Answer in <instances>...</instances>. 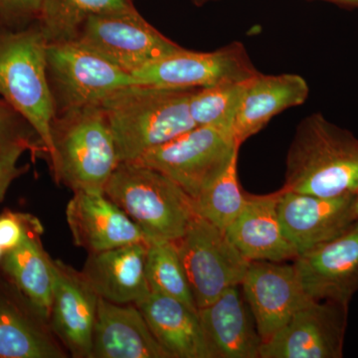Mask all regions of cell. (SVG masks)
Returning a JSON list of instances; mask_svg holds the SVG:
<instances>
[{
  "mask_svg": "<svg viewBox=\"0 0 358 358\" xmlns=\"http://www.w3.org/2000/svg\"><path fill=\"white\" fill-rule=\"evenodd\" d=\"M195 89L133 84L101 102L121 162H136L148 150L196 127L189 101Z\"/></svg>",
  "mask_w": 358,
  "mask_h": 358,
  "instance_id": "obj_1",
  "label": "cell"
},
{
  "mask_svg": "<svg viewBox=\"0 0 358 358\" xmlns=\"http://www.w3.org/2000/svg\"><path fill=\"white\" fill-rule=\"evenodd\" d=\"M281 189L320 197L357 195V136L320 113L308 115L289 145Z\"/></svg>",
  "mask_w": 358,
  "mask_h": 358,
  "instance_id": "obj_2",
  "label": "cell"
},
{
  "mask_svg": "<svg viewBox=\"0 0 358 358\" xmlns=\"http://www.w3.org/2000/svg\"><path fill=\"white\" fill-rule=\"evenodd\" d=\"M51 141L56 181L74 192L103 193L121 160L100 103L55 115Z\"/></svg>",
  "mask_w": 358,
  "mask_h": 358,
  "instance_id": "obj_3",
  "label": "cell"
},
{
  "mask_svg": "<svg viewBox=\"0 0 358 358\" xmlns=\"http://www.w3.org/2000/svg\"><path fill=\"white\" fill-rule=\"evenodd\" d=\"M46 49L37 21L22 29L0 28V99L29 122L49 157L55 109L47 77Z\"/></svg>",
  "mask_w": 358,
  "mask_h": 358,
  "instance_id": "obj_4",
  "label": "cell"
},
{
  "mask_svg": "<svg viewBox=\"0 0 358 358\" xmlns=\"http://www.w3.org/2000/svg\"><path fill=\"white\" fill-rule=\"evenodd\" d=\"M148 239L178 241L197 215L188 193L171 178L136 162H121L103 189Z\"/></svg>",
  "mask_w": 358,
  "mask_h": 358,
  "instance_id": "obj_5",
  "label": "cell"
},
{
  "mask_svg": "<svg viewBox=\"0 0 358 358\" xmlns=\"http://www.w3.org/2000/svg\"><path fill=\"white\" fill-rule=\"evenodd\" d=\"M240 147L231 129L196 126L134 162L164 174L195 199L239 154Z\"/></svg>",
  "mask_w": 358,
  "mask_h": 358,
  "instance_id": "obj_6",
  "label": "cell"
},
{
  "mask_svg": "<svg viewBox=\"0 0 358 358\" xmlns=\"http://www.w3.org/2000/svg\"><path fill=\"white\" fill-rule=\"evenodd\" d=\"M46 61L55 115L98 105L117 89L136 84L131 74L77 41L47 44Z\"/></svg>",
  "mask_w": 358,
  "mask_h": 358,
  "instance_id": "obj_7",
  "label": "cell"
},
{
  "mask_svg": "<svg viewBox=\"0 0 358 358\" xmlns=\"http://www.w3.org/2000/svg\"><path fill=\"white\" fill-rule=\"evenodd\" d=\"M174 244L199 310L243 281L250 261L238 251L225 231L204 218L195 216Z\"/></svg>",
  "mask_w": 358,
  "mask_h": 358,
  "instance_id": "obj_8",
  "label": "cell"
},
{
  "mask_svg": "<svg viewBox=\"0 0 358 358\" xmlns=\"http://www.w3.org/2000/svg\"><path fill=\"white\" fill-rule=\"evenodd\" d=\"M74 41L131 75L182 49L150 24L136 7L91 16Z\"/></svg>",
  "mask_w": 358,
  "mask_h": 358,
  "instance_id": "obj_9",
  "label": "cell"
},
{
  "mask_svg": "<svg viewBox=\"0 0 358 358\" xmlns=\"http://www.w3.org/2000/svg\"><path fill=\"white\" fill-rule=\"evenodd\" d=\"M259 71L243 44L232 42L211 52L182 48L131 74L136 84L159 88L199 89L248 80Z\"/></svg>",
  "mask_w": 358,
  "mask_h": 358,
  "instance_id": "obj_10",
  "label": "cell"
},
{
  "mask_svg": "<svg viewBox=\"0 0 358 358\" xmlns=\"http://www.w3.org/2000/svg\"><path fill=\"white\" fill-rule=\"evenodd\" d=\"M348 315V305L310 301L262 343L259 358H341Z\"/></svg>",
  "mask_w": 358,
  "mask_h": 358,
  "instance_id": "obj_11",
  "label": "cell"
},
{
  "mask_svg": "<svg viewBox=\"0 0 358 358\" xmlns=\"http://www.w3.org/2000/svg\"><path fill=\"white\" fill-rule=\"evenodd\" d=\"M240 286L262 343L313 300L306 293L294 265L252 261Z\"/></svg>",
  "mask_w": 358,
  "mask_h": 358,
  "instance_id": "obj_12",
  "label": "cell"
},
{
  "mask_svg": "<svg viewBox=\"0 0 358 358\" xmlns=\"http://www.w3.org/2000/svg\"><path fill=\"white\" fill-rule=\"evenodd\" d=\"M279 192L280 219L298 256L341 236L358 222L355 195L320 197Z\"/></svg>",
  "mask_w": 358,
  "mask_h": 358,
  "instance_id": "obj_13",
  "label": "cell"
},
{
  "mask_svg": "<svg viewBox=\"0 0 358 358\" xmlns=\"http://www.w3.org/2000/svg\"><path fill=\"white\" fill-rule=\"evenodd\" d=\"M294 267L310 299L350 306L358 292V222L341 236L296 257Z\"/></svg>",
  "mask_w": 358,
  "mask_h": 358,
  "instance_id": "obj_14",
  "label": "cell"
},
{
  "mask_svg": "<svg viewBox=\"0 0 358 358\" xmlns=\"http://www.w3.org/2000/svg\"><path fill=\"white\" fill-rule=\"evenodd\" d=\"M54 291L50 326L73 357L91 358L100 296L81 272L54 260Z\"/></svg>",
  "mask_w": 358,
  "mask_h": 358,
  "instance_id": "obj_15",
  "label": "cell"
},
{
  "mask_svg": "<svg viewBox=\"0 0 358 358\" xmlns=\"http://www.w3.org/2000/svg\"><path fill=\"white\" fill-rule=\"evenodd\" d=\"M66 218L75 245L89 254L148 242L143 231L103 193L75 192Z\"/></svg>",
  "mask_w": 358,
  "mask_h": 358,
  "instance_id": "obj_16",
  "label": "cell"
},
{
  "mask_svg": "<svg viewBox=\"0 0 358 358\" xmlns=\"http://www.w3.org/2000/svg\"><path fill=\"white\" fill-rule=\"evenodd\" d=\"M240 285L199 308L200 324L213 358H259L262 339Z\"/></svg>",
  "mask_w": 358,
  "mask_h": 358,
  "instance_id": "obj_17",
  "label": "cell"
},
{
  "mask_svg": "<svg viewBox=\"0 0 358 358\" xmlns=\"http://www.w3.org/2000/svg\"><path fill=\"white\" fill-rule=\"evenodd\" d=\"M279 199L280 192L247 195L244 208L225 231L230 241L250 262L280 263L298 257L282 228L278 210Z\"/></svg>",
  "mask_w": 358,
  "mask_h": 358,
  "instance_id": "obj_18",
  "label": "cell"
},
{
  "mask_svg": "<svg viewBox=\"0 0 358 358\" xmlns=\"http://www.w3.org/2000/svg\"><path fill=\"white\" fill-rule=\"evenodd\" d=\"M91 358H171L134 303L99 299Z\"/></svg>",
  "mask_w": 358,
  "mask_h": 358,
  "instance_id": "obj_19",
  "label": "cell"
},
{
  "mask_svg": "<svg viewBox=\"0 0 358 358\" xmlns=\"http://www.w3.org/2000/svg\"><path fill=\"white\" fill-rule=\"evenodd\" d=\"M148 243L90 253L82 275L101 299L120 305L136 303L150 293L145 274Z\"/></svg>",
  "mask_w": 358,
  "mask_h": 358,
  "instance_id": "obj_20",
  "label": "cell"
},
{
  "mask_svg": "<svg viewBox=\"0 0 358 358\" xmlns=\"http://www.w3.org/2000/svg\"><path fill=\"white\" fill-rule=\"evenodd\" d=\"M310 88L300 75H266L258 72L249 80L232 131L240 145L289 108L307 101Z\"/></svg>",
  "mask_w": 358,
  "mask_h": 358,
  "instance_id": "obj_21",
  "label": "cell"
},
{
  "mask_svg": "<svg viewBox=\"0 0 358 358\" xmlns=\"http://www.w3.org/2000/svg\"><path fill=\"white\" fill-rule=\"evenodd\" d=\"M134 305L171 358H213L199 312L180 301L154 292Z\"/></svg>",
  "mask_w": 358,
  "mask_h": 358,
  "instance_id": "obj_22",
  "label": "cell"
},
{
  "mask_svg": "<svg viewBox=\"0 0 358 358\" xmlns=\"http://www.w3.org/2000/svg\"><path fill=\"white\" fill-rule=\"evenodd\" d=\"M50 322L26 300L0 293V358H65Z\"/></svg>",
  "mask_w": 358,
  "mask_h": 358,
  "instance_id": "obj_23",
  "label": "cell"
},
{
  "mask_svg": "<svg viewBox=\"0 0 358 358\" xmlns=\"http://www.w3.org/2000/svg\"><path fill=\"white\" fill-rule=\"evenodd\" d=\"M33 233L22 243L4 252L1 267L17 291L45 319H50L54 291L53 259Z\"/></svg>",
  "mask_w": 358,
  "mask_h": 358,
  "instance_id": "obj_24",
  "label": "cell"
},
{
  "mask_svg": "<svg viewBox=\"0 0 358 358\" xmlns=\"http://www.w3.org/2000/svg\"><path fill=\"white\" fill-rule=\"evenodd\" d=\"M134 7V0H43L37 23L47 44L74 41L91 16Z\"/></svg>",
  "mask_w": 358,
  "mask_h": 358,
  "instance_id": "obj_25",
  "label": "cell"
},
{
  "mask_svg": "<svg viewBox=\"0 0 358 358\" xmlns=\"http://www.w3.org/2000/svg\"><path fill=\"white\" fill-rule=\"evenodd\" d=\"M145 274L150 292L171 296L199 312L174 242L148 239Z\"/></svg>",
  "mask_w": 358,
  "mask_h": 358,
  "instance_id": "obj_26",
  "label": "cell"
},
{
  "mask_svg": "<svg viewBox=\"0 0 358 358\" xmlns=\"http://www.w3.org/2000/svg\"><path fill=\"white\" fill-rule=\"evenodd\" d=\"M238 155L193 199L197 215L223 231L237 218L247 202V194L242 192L238 179Z\"/></svg>",
  "mask_w": 358,
  "mask_h": 358,
  "instance_id": "obj_27",
  "label": "cell"
},
{
  "mask_svg": "<svg viewBox=\"0 0 358 358\" xmlns=\"http://www.w3.org/2000/svg\"><path fill=\"white\" fill-rule=\"evenodd\" d=\"M250 79L195 89L189 101L190 115L195 124L232 131Z\"/></svg>",
  "mask_w": 358,
  "mask_h": 358,
  "instance_id": "obj_28",
  "label": "cell"
},
{
  "mask_svg": "<svg viewBox=\"0 0 358 358\" xmlns=\"http://www.w3.org/2000/svg\"><path fill=\"white\" fill-rule=\"evenodd\" d=\"M35 138L39 140L29 122L0 99V157L18 145H27L34 150Z\"/></svg>",
  "mask_w": 358,
  "mask_h": 358,
  "instance_id": "obj_29",
  "label": "cell"
},
{
  "mask_svg": "<svg viewBox=\"0 0 358 358\" xmlns=\"http://www.w3.org/2000/svg\"><path fill=\"white\" fill-rule=\"evenodd\" d=\"M33 233H43V226L39 219L17 212L0 214V248L4 252L15 248L22 243L26 236Z\"/></svg>",
  "mask_w": 358,
  "mask_h": 358,
  "instance_id": "obj_30",
  "label": "cell"
},
{
  "mask_svg": "<svg viewBox=\"0 0 358 358\" xmlns=\"http://www.w3.org/2000/svg\"><path fill=\"white\" fill-rule=\"evenodd\" d=\"M43 0H0V28L18 30L38 20Z\"/></svg>",
  "mask_w": 358,
  "mask_h": 358,
  "instance_id": "obj_31",
  "label": "cell"
},
{
  "mask_svg": "<svg viewBox=\"0 0 358 358\" xmlns=\"http://www.w3.org/2000/svg\"><path fill=\"white\" fill-rule=\"evenodd\" d=\"M33 150L27 145H18L0 157V202L4 199L7 190L16 178L27 171L28 166H18V160L26 150Z\"/></svg>",
  "mask_w": 358,
  "mask_h": 358,
  "instance_id": "obj_32",
  "label": "cell"
},
{
  "mask_svg": "<svg viewBox=\"0 0 358 358\" xmlns=\"http://www.w3.org/2000/svg\"><path fill=\"white\" fill-rule=\"evenodd\" d=\"M324 1L333 2V3L341 6L357 7L358 8V0H324Z\"/></svg>",
  "mask_w": 358,
  "mask_h": 358,
  "instance_id": "obj_33",
  "label": "cell"
},
{
  "mask_svg": "<svg viewBox=\"0 0 358 358\" xmlns=\"http://www.w3.org/2000/svg\"><path fill=\"white\" fill-rule=\"evenodd\" d=\"M211 1H218V0H192L193 3L196 6H202Z\"/></svg>",
  "mask_w": 358,
  "mask_h": 358,
  "instance_id": "obj_34",
  "label": "cell"
},
{
  "mask_svg": "<svg viewBox=\"0 0 358 358\" xmlns=\"http://www.w3.org/2000/svg\"><path fill=\"white\" fill-rule=\"evenodd\" d=\"M355 209H357V213L358 215V192L357 194L355 195Z\"/></svg>",
  "mask_w": 358,
  "mask_h": 358,
  "instance_id": "obj_35",
  "label": "cell"
},
{
  "mask_svg": "<svg viewBox=\"0 0 358 358\" xmlns=\"http://www.w3.org/2000/svg\"><path fill=\"white\" fill-rule=\"evenodd\" d=\"M4 251L1 248H0V260H1L2 257H3Z\"/></svg>",
  "mask_w": 358,
  "mask_h": 358,
  "instance_id": "obj_36",
  "label": "cell"
}]
</instances>
